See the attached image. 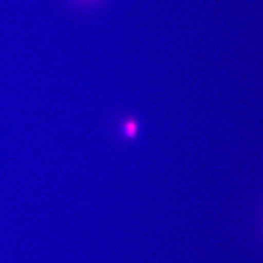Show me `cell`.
Returning <instances> with one entry per match:
<instances>
[{
    "instance_id": "1",
    "label": "cell",
    "mask_w": 263,
    "mask_h": 263,
    "mask_svg": "<svg viewBox=\"0 0 263 263\" xmlns=\"http://www.w3.org/2000/svg\"><path fill=\"white\" fill-rule=\"evenodd\" d=\"M138 133V124L136 121L130 119L127 120L123 125V133L128 139L136 137Z\"/></svg>"
}]
</instances>
